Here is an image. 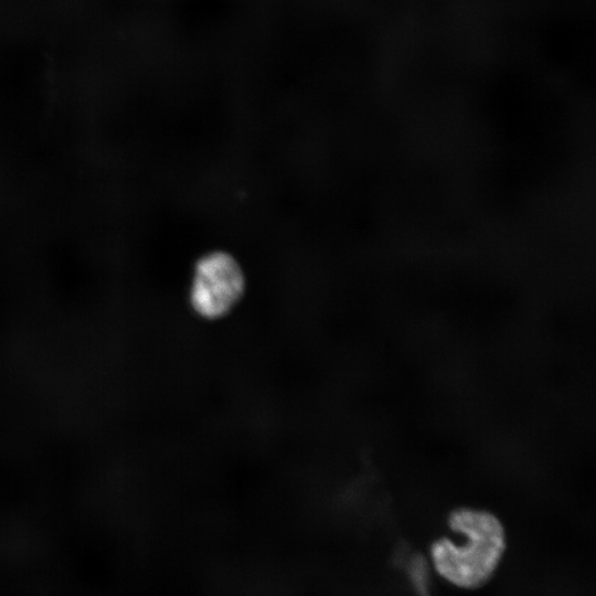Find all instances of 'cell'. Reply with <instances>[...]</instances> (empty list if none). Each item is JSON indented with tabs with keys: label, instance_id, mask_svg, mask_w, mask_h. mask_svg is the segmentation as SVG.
<instances>
[{
	"label": "cell",
	"instance_id": "6da1fadb",
	"mask_svg": "<svg viewBox=\"0 0 596 596\" xmlns=\"http://www.w3.org/2000/svg\"><path fill=\"white\" fill-rule=\"evenodd\" d=\"M451 536L430 546L429 564L450 585L462 589L483 586L497 572L507 549L503 524L490 511L455 509L447 519Z\"/></svg>",
	"mask_w": 596,
	"mask_h": 596
},
{
	"label": "cell",
	"instance_id": "7a4b0ae2",
	"mask_svg": "<svg viewBox=\"0 0 596 596\" xmlns=\"http://www.w3.org/2000/svg\"><path fill=\"white\" fill-rule=\"evenodd\" d=\"M244 289L245 277L238 263L226 253L214 252L195 265L190 305L203 319H221L238 304Z\"/></svg>",
	"mask_w": 596,
	"mask_h": 596
},
{
	"label": "cell",
	"instance_id": "3957f363",
	"mask_svg": "<svg viewBox=\"0 0 596 596\" xmlns=\"http://www.w3.org/2000/svg\"><path fill=\"white\" fill-rule=\"evenodd\" d=\"M430 564L421 555H412L406 563V573L418 596H430Z\"/></svg>",
	"mask_w": 596,
	"mask_h": 596
}]
</instances>
